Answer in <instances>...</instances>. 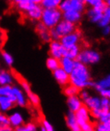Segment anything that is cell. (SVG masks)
I'll use <instances>...</instances> for the list:
<instances>
[{
    "mask_svg": "<svg viewBox=\"0 0 110 131\" xmlns=\"http://www.w3.org/2000/svg\"><path fill=\"white\" fill-rule=\"evenodd\" d=\"M3 45V37L1 34V32H0V46Z\"/></svg>",
    "mask_w": 110,
    "mask_h": 131,
    "instance_id": "45",
    "label": "cell"
},
{
    "mask_svg": "<svg viewBox=\"0 0 110 131\" xmlns=\"http://www.w3.org/2000/svg\"><path fill=\"white\" fill-rule=\"evenodd\" d=\"M102 34L105 36H108L110 34V25L102 28Z\"/></svg>",
    "mask_w": 110,
    "mask_h": 131,
    "instance_id": "39",
    "label": "cell"
},
{
    "mask_svg": "<svg viewBox=\"0 0 110 131\" xmlns=\"http://www.w3.org/2000/svg\"><path fill=\"white\" fill-rule=\"evenodd\" d=\"M93 87L95 88L98 91L103 90V89L110 88V75H107L106 77L100 80L97 83H94Z\"/></svg>",
    "mask_w": 110,
    "mask_h": 131,
    "instance_id": "21",
    "label": "cell"
},
{
    "mask_svg": "<svg viewBox=\"0 0 110 131\" xmlns=\"http://www.w3.org/2000/svg\"><path fill=\"white\" fill-rule=\"evenodd\" d=\"M85 6L86 3L85 0H62L58 8L62 13L69 10L83 13Z\"/></svg>",
    "mask_w": 110,
    "mask_h": 131,
    "instance_id": "5",
    "label": "cell"
},
{
    "mask_svg": "<svg viewBox=\"0 0 110 131\" xmlns=\"http://www.w3.org/2000/svg\"><path fill=\"white\" fill-rule=\"evenodd\" d=\"M42 11H43V7L41 5L35 4L28 11L26 12V14L27 15V17L29 18L34 21H38L41 20Z\"/></svg>",
    "mask_w": 110,
    "mask_h": 131,
    "instance_id": "12",
    "label": "cell"
},
{
    "mask_svg": "<svg viewBox=\"0 0 110 131\" xmlns=\"http://www.w3.org/2000/svg\"><path fill=\"white\" fill-rule=\"evenodd\" d=\"M59 60H60V67L61 68H63L66 72L70 74V72L73 71V69L74 68L76 60L71 59L68 57H64L61 58Z\"/></svg>",
    "mask_w": 110,
    "mask_h": 131,
    "instance_id": "14",
    "label": "cell"
},
{
    "mask_svg": "<svg viewBox=\"0 0 110 131\" xmlns=\"http://www.w3.org/2000/svg\"><path fill=\"white\" fill-rule=\"evenodd\" d=\"M9 122H10L11 126L17 128V127L21 126L22 125L23 118H22V116L19 113H14L9 117Z\"/></svg>",
    "mask_w": 110,
    "mask_h": 131,
    "instance_id": "22",
    "label": "cell"
},
{
    "mask_svg": "<svg viewBox=\"0 0 110 131\" xmlns=\"http://www.w3.org/2000/svg\"><path fill=\"white\" fill-rule=\"evenodd\" d=\"M67 104H68V106L70 111L74 112V113L82 106V103L81 101L80 98H78L77 95L68 97Z\"/></svg>",
    "mask_w": 110,
    "mask_h": 131,
    "instance_id": "16",
    "label": "cell"
},
{
    "mask_svg": "<svg viewBox=\"0 0 110 131\" xmlns=\"http://www.w3.org/2000/svg\"><path fill=\"white\" fill-rule=\"evenodd\" d=\"M66 123L71 131H81V126L77 121L74 112L69 111L66 116Z\"/></svg>",
    "mask_w": 110,
    "mask_h": 131,
    "instance_id": "13",
    "label": "cell"
},
{
    "mask_svg": "<svg viewBox=\"0 0 110 131\" xmlns=\"http://www.w3.org/2000/svg\"><path fill=\"white\" fill-rule=\"evenodd\" d=\"M62 19V12L59 8H43L41 22L49 29L54 28Z\"/></svg>",
    "mask_w": 110,
    "mask_h": 131,
    "instance_id": "3",
    "label": "cell"
},
{
    "mask_svg": "<svg viewBox=\"0 0 110 131\" xmlns=\"http://www.w3.org/2000/svg\"><path fill=\"white\" fill-rule=\"evenodd\" d=\"M62 0H42L41 6L43 8H58Z\"/></svg>",
    "mask_w": 110,
    "mask_h": 131,
    "instance_id": "26",
    "label": "cell"
},
{
    "mask_svg": "<svg viewBox=\"0 0 110 131\" xmlns=\"http://www.w3.org/2000/svg\"><path fill=\"white\" fill-rule=\"evenodd\" d=\"M98 24L99 26L101 27V28H103V27H105L107 26H109L110 25V18L107 16V15H105L104 14L103 15V17H102L100 18V20L98 21Z\"/></svg>",
    "mask_w": 110,
    "mask_h": 131,
    "instance_id": "31",
    "label": "cell"
},
{
    "mask_svg": "<svg viewBox=\"0 0 110 131\" xmlns=\"http://www.w3.org/2000/svg\"><path fill=\"white\" fill-rule=\"evenodd\" d=\"M80 95H81V98L83 99V100H85V99H87L89 96V93L86 91H81V94H80Z\"/></svg>",
    "mask_w": 110,
    "mask_h": 131,
    "instance_id": "41",
    "label": "cell"
},
{
    "mask_svg": "<svg viewBox=\"0 0 110 131\" xmlns=\"http://www.w3.org/2000/svg\"><path fill=\"white\" fill-rule=\"evenodd\" d=\"M14 103L11 101L8 96L0 95V110L2 111H7L12 108Z\"/></svg>",
    "mask_w": 110,
    "mask_h": 131,
    "instance_id": "19",
    "label": "cell"
},
{
    "mask_svg": "<svg viewBox=\"0 0 110 131\" xmlns=\"http://www.w3.org/2000/svg\"><path fill=\"white\" fill-rule=\"evenodd\" d=\"M30 1L34 3V4H37V5H41L42 0H30Z\"/></svg>",
    "mask_w": 110,
    "mask_h": 131,
    "instance_id": "43",
    "label": "cell"
},
{
    "mask_svg": "<svg viewBox=\"0 0 110 131\" xmlns=\"http://www.w3.org/2000/svg\"><path fill=\"white\" fill-rule=\"evenodd\" d=\"M2 57L4 60V61L6 62V64L8 66H11L14 63V58L10 54L9 52H7L6 51H3L2 52Z\"/></svg>",
    "mask_w": 110,
    "mask_h": 131,
    "instance_id": "27",
    "label": "cell"
},
{
    "mask_svg": "<svg viewBox=\"0 0 110 131\" xmlns=\"http://www.w3.org/2000/svg\"><path fill=\"white\" fill-rule=\"evenodd\" d=\"M53 75L61 86L65 87L69 83V74L61 67L53 71Z\"/></svg>",
    "mask_w": 110,
    "mask_h": 131,
    "instance_id": "8",
    "label": "cell"
},
{
    "mask_svg": "<svg viewBox=\"0 0 110 131\" xmlns=\"http://www.w3.org/2000/svg\"><path fill=\"white\" fill-rule=\"evenodd\" d=\"M27 95H28L30 101L31 102V103H32L34 106H38L39 105V103H40V99H39L38 96L36 94H34V92H32V91H30L27 94Z\"/></svg>",
    "mask_w": 110,
    "mask_h": 131,
    "instance_id": "28",
    "label": "cell"
},
{
    "mask_svg": "<svg viewBox=\"0 0 110 131\" xmlns=\"http://www.w3.org/2000/svg\"><path fill=\"white\" fill-rule=\"evenodd\" d=\"M104 14H105V15H107V16L110 18V6H106L105 7V11H104Z\"/></svg>",
    "mask_w": 110,
    "mask_h": 131,
    "instance_id": "42",
    "label": "cell"
},
{
    "mask_svg": "<svg viewBox=\"0 0 110 131\" xmlns=\"http://www.w3.org/2000/svg\"><path fill=\"white\" fill-rule=\"evenodd\" d=\"M19 81L21 84V86L22 88H23V90H24L26 92V94H28L29 92L31 91V89H30V84L28 83V82L26 80H25L24 79H22V77H19Z\"/></svg>",
    "mask_w": 110,
    "mask_h": 131,
    "instance_id": "30",
    "label": "cell"
},
{
    "mask_svg": "<svg viewBox=\"0 0 110 131\" xmlns=\"http://www.w3.org/2000/svg\"><path fill=\"white\" fill-rule=\"evenodd\" d=\"M40 130H41V131H47V130H46V129H45L44 128V126H42L41 127Z\"/></svg>",
    "mask_w": 110,
    "mask_h": 131,
    "instance_id": "47",
    "label": "cell"
},
{
    "mask_svg": "<svg viewBox=\"0 0 110 131\" xmlns=\"http://www.w3.org/2000/svg\"><path fill=\"white\" fill-rule=\"evenodd\" d=\"M36 30L39 37H40L41 40L43 42H49L52 40L50 37V29L47 28L42 22L38 23L37 25Z\"/></svg>",
    "mask_w": 110,
    "mask_h": 131,
    "instance_id": "11",
    "label": "cell"
},
{
    "mask_svg": "<svg viewBox=\"0 0 110 131\" xmlns=\"http://www.w3.org/2000/svg\"><path fill=\"white\" fill-rule=\"evenodd\" d=\"M81 18H82V13L76 10H69L62 13V18L69 22H72L74 24H77V23L79 22Z\"/></svg>",
    "mask_w": 110,
    "mask_h": 131,
    "instance_id": "10",
    "label": "cell"
},
{
    "mask_svg": "<svg viewBox=\"0 0 110 131\" xmlns=\"http://www.w3.org/2000/svg\"><path fill=\"white\" fill-rule=\"evenodd\" d=\"M12 92L16 98V103L21 106H24L26 104V100L23 92L17 87H12Z\"/></svg>",
    "mask_w": 110,
    "mask_h": 131,
    "instance_id": "17",
    "label": "cell"
},
{
    "mask_svg": "<svg viewBox=\"0 0 110 131\" xmlns=\"http://www.w3.org/2000/svg\"><path fill=\"white\" fill-rule=\"evenodd\" d=\"M14 1V3H15V4H19V3H22V2H24V1H26V0H13Z\"/></svg>",
    "mask_w": 110,
    "mask_h": 131,
    "instance_id": "44",
    "label": "cell"
},
{
    "mask_svg": "<svg viewBox=\"0 0 110 131\" xmlns=\"http://www.w3.org/2000/svg\"><path fill=\"white\" fill-rule=\"evenodd\" d=\"M100 122H110V111L102 118H100Z\"/></svg>",
    "mask_w": 110,
    "mask_h": 131,
    "instance_id": "38",
    "label": "cell"
},
{
    "mask_svg": "<svg viewBox=\"0 0 110 131\" xmlns=\"http://www.w3.org/2000/svg\"><path fill=\"white\" fill-rule=\"evenodd\" d=\"M80 52H81V49H80L79 45H74L72 47L66 49V57L76 60L77 57H78V55H79Z\"/></svg>",
    "mask_w": 110,
    "mask_h": 131,
    "instance_id": "23",
    "label": "cell"
},
{
    "mask_svg": "<svg viewBox=\"0 0 110 131\" xmlns=\"http://www.w3.org/2000/svg\"><path fill=\"white\" fill-rule=\"evenodd\" d=\"M46 66L50 70L54 71L57 68H60V60L53 57H50L46 60Z\"/></svg>",
    "mask_w": 110,
    "mask_h": 131,
    "instance_id": "25",
    "label": "cell"
},
{
    "mask_svg": "<svg viewBox=\"0 0 110 131\" xmlns=\"http://www.w3.org/2000/svg\"><path fill=\"white\" fill-rule=\"evenodd\" d=\"M26 127L28 129V131H36V126L33 124V123H28Z\"/></svg>",
    "mask_w": 110,
    "mask_h": 131,
    "instance_id": "40",
    "label": "cell"
},
{
    "mask_svg": "<svg viewBox=\"0 0 110 131\" xmlns=\"http://www.w3.org/2000/svg\"><path fill=\"white\" fill-rule=\"evenodd\" d=\"M76 29V24L62 18L56 26L50 29V34L52 40L59 41L63 36L75 31Z\"/></svg>",
    "mask_w": 110,
    "mask_h": 131,
    "instance_id": "2",
    "label": "cell"
},
{
    "mask_svg": "<svg viewBox=\"0 0 110 131\" xmlns=\"http://www.w3.org/2000/svg\"><path fill=\"white\" fill-rule=\"evenodd\" d=\"M89 111L88 109V107L83 105L75 112V116H76L77 121L78 122V124L80 125V126L85 124V122H89Z\"/></svg>",
    "mask_w": 110,
    "mask_h": 131,
    "instance_id": "9",
    "label": "cell"
},
{
    "mask_svg": "<svg viewBox=\"0 0 110 131\" xmlns=\"http://www.w3.org/2000/svg\"><path fill=\"white\" fill-rule=\"evenodd\" d=\"M76 60L85 65L95 64L100 61V54L97 51L86 49L80 52Z\"/></svg>",
    "mask_w": 110,
    "mask_h": 131,
    "instance_id": "4",
    "label": "cell"
},
{
    "mask_svg": "<svg viewBox=\"0 0 110 131\" xmlns=\"http://www.w3.org/2000/svg\"><path fill=\"white\" fill-rule=\"evenodd\" d=\"M97 131H110V122H100L97 127Z\"/></svg>",
    "mask_w": 110,
    "mask_h": 131,
    "instance_id": "32",
    "label": "cell"
},
{
    "mask_svg": "<svg viewBox=\"0 0 110 131\" xmlns=\"http://www.w3.org/2000/svg\"><path fill=\"white\" fill-rule=\"evenodd\" d=\"M12 93V87L11 85H0V95H9Z\"/></svg>",
    "mask_w": 110,
    "mask_h": 131,
    "instance_id": "29",
    "label": "cell"
},
{
    "mask_svg": "<svg viewBox=\"0 0 110 131\" xmlns=\"http://www.w3.org/2000/svg\"><path fill=\"white\" fill-rule=\"evenodd\" d=\"M105 3H106V5L108 6H110V0H108V1H106Z\"/></svg>",
    "mask_w": 110,
    "mask_h": 131,
    "instance_id": "46",
    "label": "cell"
},
{
    "mask_svg": "<svg viewBox=\"0 0 110 131\" xmlns=\"http://www.w3.org/2000/svg\"><path fill=\"white\" fill-rule=\"evenodd\" d=\"M99 92L102 97H105V98H108V99H110V88L103 89V90L100 91Z\"/></svg>",
    "mask_w": 110,
    "mask_h": 131,
    "instance_id": "37",
    "label": "cell"
},
{
    "mask_svg": "<svg viewBox=\"0 0 110 131\" xmlns=\"http://www.w3.org/2000/svg\"><path fill=\"white\" fill-rule=\"evenodd\" d=\"M85 106L88 107L89 110H93L100 108V99L97 97L89 96L86 99L84 100Z\"/></svg>",
    "mask_w": 110,
    "mask_h": 131,
    "instance_id": "18",
    "label": "cell"
},
{
    "mask_svg": "<svg viewBox=\"0 0 110 131\" xmlns=\"http://www.w3.org/2000/svg\"><path fill=\"white\" fill-rule=\"evenodd\" d=\"M86 14H87L88 18L93 23H98V21L104 15L103 11L97 10L96 8H93V7H91L90 9H89Z\"/></svg>",
    "mask_w": 110,
    "mask_h": 131,
    "instance_id": "15",
    "label": "cell"
},
{
    "mask_svg": "<svg viewBox=\"0 0 110 131\" xmlns=\"http://www.w3.org/2000/svg\"><path fill=\"white\" fill-rule=\"evenodd\" d=\"M81 39V34L78 29H76L75 31L63 36L59 41L66 49H69L74 45L79 44Z\"/></svg>",
    "mask_w": 110,
    "mask_h": 131,
    "instance_id": "6",
    "label": "cell"
},
{
    "mask_svg": "<svg viewBox=\"0 0 110 131\" xmlns=\"http://www.w3.org/2000/svg\"><path fill=\"white\" fill-rule=\"evenodd\" d=\"M104 1H105V2H106V1H108V0H104Z\"/></svg>",
    "mask_w": 110,
    "mask_h": 131,
    "instance_id": "48",
    "label": "cell"
},
{
    "mask_svg": "<svg viewBox=\"0 0 110 131\" xmlns=\"http://www.w3.org/2000/svg\"><path fill=\"white\" fill-rule=\"evenodd\" d=\"M50 57L60 60L66 56V49L61 45L60 41L53 40L50 43Z\"/></svg>",
    "mask_w": 110,
    "mask_h": 131,
    "instance_id": "7",
    "label": "cell"
},
{
    "mask_svg": "<svg viewBox=\"0 0 110 131\" xmlns=\"http://www.w3.org/2000/svg\"><path fill=\"white\" fill-rule=\"evenodd\" d=\"M42 126H44V128L47 130V131H54L53 128V126L50 124L49 122H47L46 120H43L42 121Z\"/></svg>",
    "mask_w": 110,
    "mask_h": 131,
    "instance_id": "36",
    "label": "cell"
},
{
    "mask_svg": "<svg viewBox=\"0 0 110 131\" xmlns=\"http://www.w3.org/2000/svg\"><path fill=\"white\" fill-rule=\"evenodd\" d=\"M0 124H1V125L10 126L9 118H7L6 115H4L3 114H0Z\"/></svg>",
    "mask_w": 110,
    "mask_h": 131,
    "instance_id": "34",
    "label": "cell"
},
{
    "mask_svg": "<svg viewBox=\"0 0 110 131\" xmlns=\"http://www.w3.org/2000/svg\"><path fill=\"white\" fill-rule=\"evenodd\" d=\"M80 92V89L75 87L73 84H68V85L64 87V93L68 97L69 96H74V95H77Z\"/></svg>",
    "mask_w": 110,
    "mask_h": 131,
    "instance_id": "24",
    "label": "cell"
},
{
    "mask_svg": "<svg viewBox=\"0 0 110 131\" xmlns=\"http://www.w3.org/2000/svg\"><path fill=\"white\" fill-rule=\"evenodd\" d=\"M81 131H94V126L90 122H85V124L81 126Z\"/></svg>",
    "mask_w": 110,
    "mask_h": 131,
    "instance_id": "33",
    "label": "cell"
},
{
    "mask_svg": "<svg viewBox=\"0 0 110 131\" xmlns=\"http://www.w3.org/2000/svg\"><path fill=\"white\" fill-rule=\"evenodd\" d=\"M13 82V75L6 71L0 70V85H11Z\"/></svg>",
    "mask_w": 110,
    "mask_h": 131,
    "instance_id": "20",
    "label": "cell"
},
{
    "mask_svg": "<svg viewBox=\"0 0 110 131\" xmlns=\"http://www.w3.org/2000/svg\"><path fill=\"white\" fill-rule=\"evenodd\" d=\"M100 106L101 107H109L110 106V99L105 97H102L100 99Z\"/></svg>",
    "mask_w": 110,
    "mask_h": 131,
    "instance_id": "35",
    "label": "cell"
},
{
    "mask_svg": "<svg viewBox=\"0 0 110 131\" xmlns=\"http://www.w3.org/2000/svg\"><path fill=\"white\" fill-rule=\"evenodd\" d=\"M69 83L73 84L79 89L88 87H93L94 83L91 80V75L87 65L77 60L73 71L69 74Z\"/></svg>",
    "mask_w": 110,
    "mask_h": 131,
    "instance_id": "1",
    "label": "cell"
}]
</instances>
